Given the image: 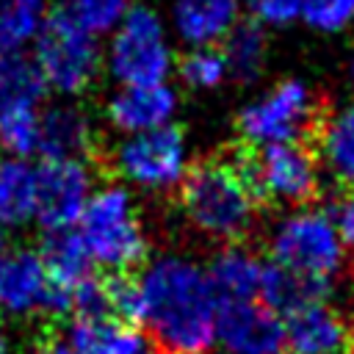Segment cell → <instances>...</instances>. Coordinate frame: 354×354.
Returning a JSON list of instances; mask_svg holds the SVG:
<instances>
[{
  "label": "cell",
  "mask_w": 354,
  "mask_h": 354,
  "mask_svg": "<svg viewBox=\"0 0 354 354\" xmlns=\"http://www.w3.org/2000/svg\"><path fill=\"white\" fill-rule=\"evenodd\" d=\"M41 108L30 102H0V149L14 158L39 155Z\"/></svg>",
  "instance_id": "cell-26"
},
{
  "label": "cell",
  "mask_w": 354,
  "mask_h": 354,
  "mask_svg": "<svg viewBox=\"0 0 354 354\" xmlns=\"http://www.w3.org/2000/svg\"><path fill=\"white\" fill-rule=\"evenodd\" d=\"M0 313L14 318L44 315L55 321L72 313V290L50 282L39 252L11 249L0 254Z\"/></svg>",
  "instance_id": "cell-10"
},
{
  "label": "cell",
  "mask_w": 354,
  "mask_h": 354,
  "mask_svg": "<svg viewBox=\"0 0 354 354\" xmlns=\"http://www.w3.org/2000/svg\"><path fill=\"white\" fill-rule=\"evenodd\" d=\"M329 216L343 238V243L354 246V188H346V194H340L332 207H329Z\"/></svg>",
  "instance_id": "cell-32"
},
{
  "label": "cell",
  "mask_w": 354,
  "mask_h": 354,
  "mask_svg": "<svg viewBox=\"0 0 354 354\" xmlns=\"http://www.w3.org/2000/svg\"><path fill=\"white\" fill-rule=\"evenodd\" d=\"M141 332L155 354H207L216 343L218 296L207 271L163 254L141 271Z\"/></svg>",
  "instance_id": "cell-1"
},
{
  "label": "cell",
  "mask_w": 354,
  "mask_h": 354,
  "mask_svg": "<svg viewBox=\"0 0 354 354\" xmlns=\"http://www.w3.org/2000/svg\"><path fill=\"white\" fill-rule=\"evenodd\" d=\"M205 271L218 301H243L257 299L260 293L263 263L241 243H227L224 249H218Z\"/></svg>",
  "instance_id": "cell-17"
},
{
  "label": "cell",
  "mask_w": 354,
  "mask_h": 354,
  "mask_svg": "<svg viewBox=\"0 0 354 354\" xmlns=\"http://www.w3.org/2000/svg\"><path fill=\"white\" fill-rule=\"evenodd\" d=\"M348 83H351V91H354V53H351V61H348Z\"/></svg>",
  "instance_id": "cell-34"
},
{
  "label": "cell",
  "mask_w": 354,
  "mask_h": 354,
  "mask_svg": "<svg viewBox=\"0 0 354 354\" xmlns=\"http://www.w3.org/2000/svg\"><path fill=\"white\" fill-rule=\"evenodd\" d=\"M36 166L30 158H0V224L22 227L36 218Z\"/></svg>",
  "instance_id": "cell-22"
},
{
  "label": "cell",
  "mask_w": 354,
  "mask_h": 354,
  "mask_svg": "<svg viewBox=\"0 0 354 354\" xmlns=\"http://www.w3.org/2000/svg\"><path fill=\"white\" fill-rule=\"evenodd\" d=\"M216 340L224 354H288L285 321L260 299L218 301Z\"/></svg>",
  "instance_id": "cell-12"
},
{
  "label": "cell",
  "mask_w": 354,
  "mask_h": 354,
  "mask_svg": "<svg viewBox=\"0 0 354 354\" xmlns=\"http://www.w3.org/2000/svg\"><path fill=\"white\" fill-rule=\"evenodd\" d=\"M77 230L91 252V260L111 271H130L147 257V235L130 188L108 183L94 188Z\"/></svg>",
  "instance_id": "cell-5"
},
{
  "label": "cell",
  "mask_w": 354,
  "mask_h": 354,
  "mask_svg": "<svg viewBox=\"0 0 354 354\" xmlns=\"http://www.w3.org/2000/svg\"><path fill=\"white\" fill-rule=\"evenodd\" d=\"M3 230H6V227H3V224H0V254H3V252H6V232H3Z\"/></svg>",
  "instance_id": "cell-36"
},
{
  "label": "cell",
  "mask_w": 354,
  "mask_h": 354,
  "mask_svg": "<svg viewBox=\"0 0 354 354\" xmlns=\"http://www.w3.org/2000/svg\"><path fill=\"white\" fill-rule=\"evenodd\" d=\"M39 257L47 268L50 282L64 288V290H72L77 282L91 277L94 260H91V252H88L77 227L47 232L41 246H39Z\"/></svg>",
  "instance_id": "cell-19"
},
{
  "label": "cell",
  "mask_w": 354,
  "mask_h": 354,
  "mask_svg": "<svg viewBox=\"0 0 354 354\" xmlns=\"http://www.w3.org/2000/svg\"><path fill=\"white\" fill-rule=\"evenodd\" d=\"M343 238L329 216L321 207H296L282 216L271 232V260L282 268L332 282L343 268Z\"/></svg>",
  "instance_id": "cell-6"
},
{
  "label": "cell",
  "mask_w": 354,
  "mask_h": 354,
  "mask_svg": "<svg viewBox=\"0 0 354 354\" xmlns=\"http://www.w3.org/2000/svg\"><path fill=\"white\" fill-rule=\"evenodd\" d=\"M116 174L141 191H171L180 188L191 171V152L183 133L174 124L122 136L113 147Z\"/></svg>",
  "instance_id": "cell-8"
},
{
  "label": "cell",
  "mask_w": 354,
  "mask_h": 354,
  "mask_svg": "<svg viewBox=\"0 0 354 354\" xmlns=\"http://www.w3.org/2000/svg\"><path fill=\"white\" fill-rule=\"evenodd\" d=\"M94 122L83 108L72 102H55L50 108H41L39 155L44 160H86V155L94 147Z\"/></svg>",
  "instance_id": "cell-16"
},
{
  "label": "cell",
  "mask_w": 354,
  "mask_h": 354,
  "mask_svg": "<svg viewBox=\"0 0 354 354\" xmlns=\"http://www.w3.org/2000/svg\"><path fill=\"white\" fill-rule=\"evenodd\" d=\"M47 83L28 50L0 53V102L44 105Z\"/></svg>",
  "instance_id": "cell-25"
},
{
  "label": "cell",
  "mask_w": 354,
  "mask_h": 354,
  "mask_svg": "<svg viewBox=\"0 0 354 354\" xmlns=\"http://www.w3.org/2000/svg\"><path fill=\"white\" fill-rule=\"evenodd\" d=\"M301 19L318 33H340L354 25V0H301Z\"/></svg>",
  "instance_id": "cell-30"
},
{
  "label": "cell",
  "mask_w": 354,
  "mask_h": 354,
  "mask_svg": "<svg viewBox=\"0 0 354 354\" xmlns=\"http://www.w3.org/2000/svg\"><path fill=\"white\" fill-rule=\"evenodd\" d=\"M105 72L116 86L169 83L177 72L171 28L152 6H130L124 19L108 33Z\"/></svg>",
  "instance_id": "cell-3"
},
{
  "label": "cell",
  "mask_w": 354,
  "mask_h": 354,
  "mask_svg": "<svg viewBox=\"0 0 354 354\" xmlns=\"http://www.w3.org/2000/svg\"><path fill=\"white\" fill-rule=\"evenodd\" d=\"M177 75L183 77L185 86L196 91H207L221 86L230 77V69L221 47L207 44V47H188V53L177 61Z\"/></svg>",
  "instance_id": "cell-27"
},
{
  "label": "cell",
  "mask_w": 354,
  "mask_h": 354,
  "mask_svg": "<svg viewBox=\"0 0 354 354\" xmlns=\"http://www.w3.org/2000/svg\"><path fill=\"white\" fill-rule=\"evenodd\" d=\"M218 47H221V53L227 58L230 77H235L241 83L254 80L266 66V55H268L266 28L252 22V19L249 22H238Z\"/></svg>",
  "instance_id": "cell-23"
},
{
  "label": "cell",
  "mask_w": 354,
  "mask_h": 354,
  "mask_svg": "<svg viewBox=\"0 0 354 354\" xmlns=\"http://www.w3.org/2000/svg\"><path fill=\"white\" fill-rule=\"evenodd\" d=\"M288 354H354V332L326 301H313L285 315Z\"/></svg>",
  "instance_id": "cell-14"
},
{
  "label": "cell",
  "mask_w": 354,
  "mask_h": 354,
  "mask_svg": "<svg viewBox=\"0 0 354 354\" xmlns=\"http://www.w3.org/2000/svg\"><path fill=\"white\" fill-rule=\"evenodd\" d=\"M102 36L75 22L64 8L50 11L39 36L30 44V55L47 83V91L58 97H77L105 69Z\"/></svg>",
  "instance_id": "cell-4"
},
{
  "label": "cell",
  "mask_w": 354,
  "mask_h": 354,
  "mask_svg": "<svg viewBox=\"0 0 354 354\" xmlns=\"http://www.w3.org/2000/svg\"><path fill=\"white\" fill-rule=\"evenodd\" d=\"M33 354H80V351L61 335V337H47V340H41Z\"/></svg>",
  "instance_id": "cell-33"
},
{
  "label": "cell",
  "mask_w": 354,
  "mask_h": 354,
  "mask_svg": "<svg viewBox=\"0 0 354 354\" xmlns=\"http://www.w3.org/2000/svg\"><path fill=\"white\" fill-rule=\"evenodd\" d=\"M64 337L80 354H144L149 346L138 326L119 318H72Z\"/></svg>",
  "instance_id": "cell-18"
},
{
  "label": "cell",
  "mask_w": 354,
  "mask_h": 354,
  "mask_svg": "<svg viewBox=\"0 0 354 354\" xmlns=\"http://www.w3.org/2000/svg\"><path fill=\"white\" fill-rule=\"evenodd\" d=\"M241 169L257 199L277 205L301 207L321 185V160L301 141L257 147L254 155L241 158Z\"/></svg>",
  "instance_id": "cell-9"
},
{
  "label": "cell",
  "mask_w": 354,
  "mask_h": 354,
  "mask_svg": "<svg viewBox=\"0 0 354 354\" xmlns=\"http://www.w3.org/2000/svg\"><path fill=\"white\" fill-rule=\"evenodd\" d=\"M36 221L47 232L77 227L97 188L94 171L83 158L41 160V166H36Z\"/></svg>",
  "instance_id": "cell-11"
},
{
  "label": "cell",
  "mask_w": 354,
  "mask_h": 354,
  "mask_svg": "<svg viewBox=\"0 0 354 354\" xmlns=\"http://www.w3.org/2000/svg\"><path fill=\"white\" fill-rule=\"evenodd\" d=\"M0 354H8V340H6L3 332H0Z\"/></svg>",
  "instance_id": "cell-35"
},
{
  "label": "cell",
  "mask_w": 354,
  "mask_h": 354,
  "mask_svg": "<svg viewBox=\"0 0 354 354\" xmlns=\"http://www.w3.org/2000/svg\"><path fill=\"white\" fill-rule=\"evenodd\" d=\"M105 293H108L113 318L133 326L141 324V279L138 277H133L130 271H111L105 277Z\"/></svg>",
  "instance_id": "cell-29"
},
{
  "label": "cell",
  "mask_w": 354,
  "mask_h": 354,
  "mask_svg": "<svg viewBox=\"0 0 354 354\" xmlns=\"http://www.w3.org/2000/svg\"><path fill=\"white\" fill-rule=\"evenodd\" d=\"M130 0H66L61 8L97 36H108L130 11Z\"/></svg>",
  "instance_id": "cell-28"
},
{
  "label": "cell",
  "mask_w": 354,
  "mask_h": 354,
  "mask_svg": "<svg viewBox=\"0 0 354 354\" xmlns=\"http://www.w3.org/2000/svg\"><path fill=\"white\" fill-rule=\"evenodd\" d=\"M185 218L207 238L238 243L257 218V194L252 191L241 160H207L191 166L180 185Z\"/></svg>",
  "instance_id": "cell-2"
},
{
  "label": "cell",
  "mask_w": 354,
  "mask_h": 354,
  "mask_svg": "<svg viewBox=\"0 0 354 354\" xmlns=\"http://www.w3.org/2000/svg\"><path fill=\"white\" fill-rule=\"evenodd\" d=\"M332 290V282L324 279H310V277H299L288 268H282L279 263H263V277H260V293L257 299L271 307L279 315H290L293 310L313 304V301H326Z\"/></svg>",
  "instance_id": "cell-21"
},
{
  "label": "cell",
  "mask_w": 354,
  "mask_h": 354,
  "mask_svg": "<svg viewBox=\"0 0 354 354\" xmlns=\"http://www.w3.org/2000/svg\"><path fill=\"white\" fill-rule=\"evenodd\" d=\"M318 160L340 185L354 188V102L318 122Z\"/></svg>",
  "instance_id": "cell-20"
},
{
  "label": "cell",
  "mask_w": 354,
  "mask_h": 354,
  "mask_svg": "<svg viewBox=\"0 0 354 354\" xmlns=\"http://www.w3.org/2000/svg\"><path fill=\"white\" fill-rule=\"evenodd\" d=\"M318 100L315 91L299 80L288 77L274 83L266 94L249 102L238 116L241 138L249 147H268L285 141H301L313 127H318Z\"/></svg>",
  "instance_id": "cell-7"
},
{
  "label": "cell",
  "mask_w": 354,
  "mask_h": 354,
  "mask_svg": "<svg viewBox=\"0 0 354 354\" xmlns=\"http://www.w3.org/2000/svg\"><path fill=\"white\" fill-rule=\"evenodd\" d=\"M243 11L263 28H285L301 19V0H243Z\"/></svg>",
  "instance_id": "cell-31"
},
{
  "label": "cell",
  "mask_w": 354,
  "mask_h": 354,
  "mask_svg": "<svg viewBox=\"0 0 354 354\" xmlns=\"http://www.w3.org/2000/svg\"><path fill=\"white\" fill-rule=\"evenodd\" d=\"M47 17V0H0V53L28 50Z\"/></svg>",
  "instance_id": "cell-24"
},
{
  "label": "cell",
  "mask_w": 354,
  "mask_h": 354,
  "mask_svg": "<svg viewBox=\"0 0 354 354\" xmlns=\"http://www.w3.org/2000/svg\"><path fill=\"white\" fill-rule=\"evenodd\" d=\"M243 0H171L169 28L188 47L221 44L241 22Z\"/></svg>",
  "instance_id": "cell-15"
},
{
  "label": "cell",
  "mask_w": 354,
  "mask_h": 354,
  "mask_svg": "<svg viewBox=\"0 0 354 354\" xmlns=\"http://www.w3.org/2000/svg\"><path fill=\"white\" fill-rule=\"evenodd\" d=\"M174 113L177 91L169 83L116 86L105 100V119L122 136L166 127L174 122Z\"/></svg>",
  "instance_id": "cell-13"
}]
</instances>
